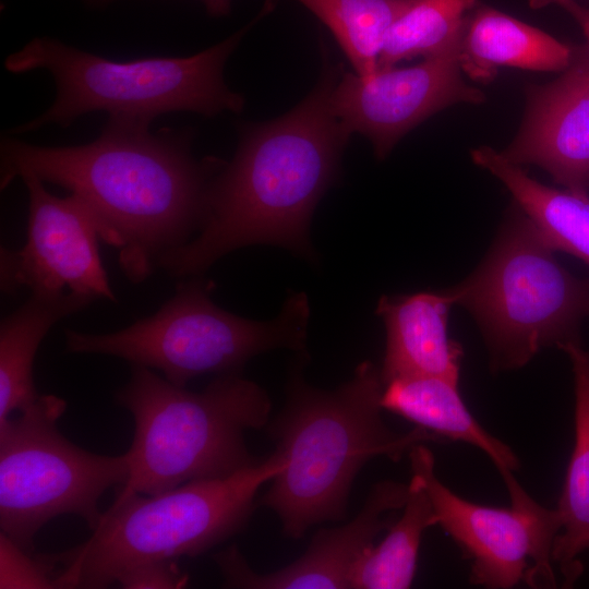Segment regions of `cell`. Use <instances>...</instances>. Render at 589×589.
Listing matches in <instances>:
<instances>
[{
  "mask_svg": "<svg viewBox=\"0 0 589 589\" xmlns=\"http://www.w3.org/2000/svg\"><path fill=\"white\" fill-rule=\"evenodd\" d=\"M455 299L448 289L382 296L376 306L386 328L383 383L437 376L459 382L461 346L448 336Z\"/></svg>",
  "mask_w": 589,
  "mask_h": 589,
  "instance_id": "cell-15",
  "label": "cell"
},
{
  "mask_svg": "<svg viewBox=\"0 0 589 589\" xmlns=\"http://www.w3.org/2000/svg\"><path fill=\"white\" fill-rule=\"evenodd\" d=\"M51 554H33L0 532V589H58Z\"/></svg>",
  "mask_w": 589,
  "mask_h": 589,
  "instance_id": "cell-24",
  "label": "cell"
},
{
  "mask_svg": "<svg viewBox=\"0 0 589 589\" xmlns=\"http://www.w3.org/2000/svg\"><path fill=\"white\" fill-rule=\"evenodd\" d=\"M124 589H178L189 584L176 560H156L124 570L116 580Z\"/></svg>",
  "mask_w": 589,
  "mask_h": 589,
  "instance_id": "cell-25",
  "label": "cell"
},
{
  "mask_svg": "<svg viewBox=\"0 0 589 589\" xmlns=\"http://www.w3.org/2000/svg\"><path fill=\"white\" fill-rule=\"evenodd\" d=\"M569 358L574 376V446L555 509L562 528L552 549V561L570 588L584 573L579 556L589 551V350L581 340L558 347Z\"/></svg>",
  "mask_w": 589,
  "mask_h": 589,
  "instance_id": "cell-18",
  "label": "cell"
},
{
  "mask_svg": "<svg viewBox=\"0 0 589 589\" xmlns=\"http://www.w3.org/2000/svg\"><path fill=\"white\" fill-rule=\"evenodd\" d=\"M471 158L507 188L515 204L554 251L572 254L589 265V193L542 184L489 146L472 149Z\"/></svg>",
  "mask_w": 589,
  "mask_h": 589,
  "instance_id": "cell-20",
  "label": "cell"
},
{
  "mask_svg": "<svg viewBox=\"0 0 589 589\" xmlns=\"http://www.w3.org/2000/svg\"><path fill=\"white\" fill-rule=\"evenodd\" d=\"M95 2H108L112 0H93ZM206 9V12L214 17L228 15L231 11L232 0H200Z\"/></svg>",
  "mask_w": 589,
  "mask_h": 589,
  "instance_id": "cell-27",
  "label": "cell"
},
{
  "mask_svg": "<svg viewBox=\"0 0 589 589\" xmlns=\"http://www.w3.org/2000/svg\"><path fill=\"white\" fill-rule=\"evenodd\" d=\"M476 4L477 0H413L387 31L378 69L459 44Z\"/></svg>",
  "mask_w": 589,
  "mask_h": 589,
  "instance_id": "cell-23",
  "label": "cell"
},
{
  "mask_svg": "<svg viewBox=\"0 0 589 589\" xmlns=\"http://www.w3.org/2000/svg\"><path fill=\"white\" fill-rule=\"evenodd\" d=\"M400 518L387 528L378 544H372L353 566L350 588L406 589L413 581L423 532L437 525L432 502L416 477Z\"/></svg>",
  "mask_w": 589,
  "mask_h": 589,
  "instance_id": "cell-21",
  "label": "cell"
},
{
  "mask_svg": "<svg viewBox=\"0 0 589 589\" xmlns=\"http://www.w3.org/2000/svg\"><path fill=\"white\" fill-rule=\"evenodd\" d=\"M267 12L269 9L263 8L245 27L189 57L113 61L51 37L34 38L10 55L4 67L15 74L48 71L55 80L56 97L39 117L9 133L32 132L49 124L68 127L94 111L147 123L173 111L205 117L241 112L244 98L228 87L224 68L244 34Z\"/></svg>",
  "mask_w": 589,
  "mask_h": 589,
  "instance_id": "cell-5",
  "label": "cell"
},
{
  "mask_svg": "<svg viewBox=\"0 0 589 589\" xmlns=\"http://www.w3.org/2000/svg\"><path fill=\"white\" fill-rule=\"evenodd\" d=\"M322 50L320 81L301 103L241 128L233 159L211 181L197 236L163 254L157 268L173 277L200 276L225 254L256 243L311 255V217L336 181L349 141L329 103L342 67Z\"/></svg>",
  "mask_w": 589,
  "mask_h": 589,
  "instance_id": "cell-2",
  "label": "cell"
},
{
  "mask_svg": "<svg viewBox=\"0 0 589 589\" xmlns=\"http://www.w3.org/2000/svg\"><path fill=\"white\" fill-rule=\"evenodd\" d=\"M562 72L527 87L525 119L501 153L516 165L542 168L569 191L589 193V45L573 47Z\"/></svg>",
  "mask_w": 589,
  "mask_h": 589,
  "instance_id": "cell-13",
  "label": "cell"
},
{
  "mask_svg": "<svg viewBox=\"0 0 589 589\" xmlns=\"http://www.w3.org/2000/svg\"><path fill=\"white\" fill-rule=\"evenodd\" d=\"M408 456L412 476L432 502L437 525L469 561L472 585L489 589L519 584L557 587L552 549L562 522L555 508L537 503L514 472L501 476L510 497L509 507L476 504L440 481L433 453L425 443L414 445Z\"/></svg>",
  "mask_w": 589,
  "mask_h": 589,
  "instance_id": "cell-10",
  "label": "cell"
},
{
  "mask_svg": "<svg viewBox=\"0 0 589 589\" xmlns=\"http://www.w3.org/2000/svg\"><path fill=\"white\" fill-rule=\"evenodd\" d=\"M334 35L359 75L378 69L387 31L413 0H297Z\"/></svg>",
  "mask_w": 589,
  "mask_h": 589,
  "instance_id": "cell-22",
  "label": "cell"
},
{
  "mask_svg": "<svg viewBox=\"0 0 589 589\" xmlns=\"http://www.w3.org/2000/svg\"><path fill=\"white\" fill-rule=\"evenodd\" d=\"M516 205L472 274L449 288L483 335L494 372L525 366L540 350L579 340L589 279L567 271Z\"/></svg>",
  "mask_w": 589,
  "mask_h": 589,
  "instance_id": "cell-7",
  "label": "cell"
},
{
  "mask_svg": "<svg viewBox=\"0 0 589 589\" xmlns=\"http://www.w3.org/2000/svg\"><path fill=\"white\" fill-rule=\"evenodd\" d=\"M95 299L69 293H38L7 315L0 324V425L39 396L33 364L41 340L55 323L84 310Z\"/></svg>",
  "mask_w": 589,
  "mask_h": 589,
  "instance_id": "cell-19",
  "label": "cell"
},
{
  "mask_svg": "<svg viewBox=\"0 0 589 589\" xmlns=\"http://www.w3.org/2000/svg\"><path fill=\"white\" fill-rule=\"evenodd\" d=\"M283 467L275 450L226 477L115 500L87 540L51 554L58 589L107 588L139 564L204 553L244 528L259 489Z\"/></svg>",
  "mask_w": 589,
  "mask_h": 589,
  "instance_id": "cell-6",
  "label": "cell"
},
{
  "mask_svg": "<svg viewBox=\"0 0 589 589\" xmlns=\"http://www.w3.org/2000/svg\"><path fill=\"white\" fill-rule=\"evenodd\" d=\"M116 401L131 412L134 434L125 453L130 474L115 500L226 477L261 460L250 454L244 434L267 424L271 400L238 372L192 392L133 365Z\"/></svg>",
  "mask_w": 589,
  "mask_h": 589,
  "instance_id": "cell-4",
  "label": "cell"
},
{
  "mask_svg": "<svg viewBox=\"0 0 589 589\" xmlns=\"http://www.w3.org/2000/svg\"><path fill=\"white\" fill-rule=\"evenodd\" d=\"M458 55L464 74L488 83L502 67L562 72L572 60L573 47L482 4L467 19Z\"/></svg>",
  "mask_w": 589,
  "mask_h": 589,
  "instance_id": "cell-16",
  "label": "cell"
},
{
  "mask_svg": "<svg viewBox=\"0 0 589 589\" xmlns=\"http://www.w3.org/2000/svg\"><path fill=\"white\" fill-rule=\"evenodd\" d=\"M530 8L540 9L548 5H557L569 13L581 27L589 45V8L576 0H528Z\"/></svg>",
  "mask_w": 589,
  "mask_h": 589,
  "instance_id": "cell-26",
  "label": "cell"
},
{
  "mask_svg": "<svg viewBox=\"0 0 589 589\" xmlns=\"http://www.w3.org/2000/svg\"><path fill=\"white\" fill-rule=\"evenodd\" d=\"M588 191H589V187H588Z\"/></svg>",
  "mask_w": 589,
  "mask_h": 589,
  "instance_id": "cell-28",
  "label": "cell"
},
{
  "mask_svg": "<svg viewBox=\"0 0 589 589\" xmlns=\"http://www.w3.org/2000/svg\"><path fill=\"white\" fill-rule=\"evenodd\" d=\"M212 281L190 277L153 315L108 334L65 330L67 350L121 358L132 365L158 370L184 387L209 373H237L254 356L288 348L303 350L310 316L303 292L292 293L269 322L240 317L211 299Z\"/></svg>",
  "mask_w": 589,
  "mask_h": 589,
  "instance_id": "cell-8",
  "label": "cell"
},
{
  "mask_svg": "<svg viewBox=\"0 0 589 589\" xmlns=\"http://www.w3.org/2000/svg\"><path fill=\"white\" fill-rule=\"evenodd\" d=\"M382 407L433 433L444 443L462 442L477 447L501 476L520 467L515 452L471 414L460 397L458 382L437 376L397 378L385 385Z\"/></svg>",
  "mask_w": 589,
  "mask_h": 589,
  "instance_id": "cell-17",
  "label": "cell"
},
{
  "mask_svg": "<svg viewBox=\"0 0 589 589\" xmlns=\"http://www.w3.org/2000/svg\"><path fill=\"white\" fill-rule=\"evenodd\" d=\"M459 44L410 67L380 68L368 75L342 69L329 96L342 132L349 139L353 133L368 137L383 159L434 113L456 104L483 103L484 94L462 77Z\"/></svg>",
  "mask_w": 589,
  "mask_h": 589,
  "instance_id": "cell-11",
  "label": "cell"
},
{
  "mask_svg": "<svg viewBox=\"0 0 589 589\" xmlns=\"http://www.w3.org/2000/svg\"><path fill=\"white\" fill-rule=\"evenodd\" d=\"M409 484L377 482L361 510L350 521L321 529L306 551L291 564L268 574H257L236 545L214 555L224 576V587L242 589H348L354 564L392 524L389 513L402 509Z\"/></svg>",
  "mask_w": 589,
  "mask_h": 589,
  "instance_id": "cell-14",
  "label": "cell"
},
{
  "mask_svg": "<svg viewBox=\"0 0 589 589\" xmlns=\"http://www.w3.org/2000/svg\"><path fill=\"white\" fill-rule=\"evenodd\" d=\"M302 364L294 365L286 404L269 426L284 467L260 501L292 539L314 525L344 519L352 483L371 459L398 461L417 444L444 443L422 428L397 432L385 423V384L372 362L360 363L333 390L309 385Z\"/></svg>",
  "mask_w": 589,
  "mask_h": 589,
  "instance_id": "cell-3",
  "label": "cell"
},
{
  "mask_svg": "<svg viewBox=\"0 0 589 589\" xmlns=\"http://www.w3.org/2000/svg\"><path fill=\"white\" fill-rule=\"evenodd\" d=\"M151 123L109 117L99 136L74 146H38L1 140V189L23 173L77 195L94 214L100 240L118 249L133 283L158 259L200 230L208 188L225 161L196 160L190 130L149 131Z\"/></svg>",
  "mask_w": 589,
  "mask_h": 589,
  "instance_id": "cell-1",
  "label": "cell"
},
{
  "mask_svg": "<svg viewBox=\"0 0 589 589\" xmlns=\"http://www.w3.org/2000/svg\"><path fill=\"white\" fill-rule=\"evenodd\" d=\"M28 193L27 240L19 251L1 248V289L14 293L72 292L116 301L98 249L97 220L75 194L48 192L34 173L21 177Z\"/></svg>",
  "mask_w": 589,
  "mask_h": 589,
  "instance_id": "cell-12",
  "label": "cell"
},
{
  "mask_svg": "<svg viewBox=\"0 0 589 589\" xmlns=\"http://www.w3.org/2000/svg\"><path fill=\"white\" fill-rule=\"evenodd\" d=\"M65 409L64 399L39 395L0 425V528L28 550L40 528L61 515L79 516L94 530L100 497L130 474L125 453L95 454L59 431Z\"/></svg>",
  "mask_w": 589,
  "mask_h": 589,
  "instance_id": "cell-9",
  "label": "cell"
}]
</instances>
